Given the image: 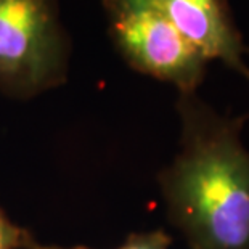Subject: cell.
Returning <instances> with one entry per match:
<instances>
[{
	"label": "cell",
	"mask_w": 249,
	"mask_h": 249,
	"mask_svg": "<svg viewBox=\"0 0 249 249\" xmlns=\"http://www.w3.org/2000/svg\"><path fill=\"white\" fill-rule=\"evenodd\" d=\"M180 153L160 176L167 215L190 249H249V116L219 114L196 92L178 93Z\"/></svg>",
	"instance_id": "obj_1"
},
{
	"label": "cell",
	"mask_w": 249,
	"mask_h": 249,
	"mask_svg": "<svg viewBox=\"0 0 249 249\" xmlns=\"http://www.w3.org/2000/svg\"><path fill=\"white\" fill-rule=\"evenodd\" d=\"M70 55L58 0H0V92L26 100L61 86Z\"/></svg>",
	"instance_id": "obj_2"
},
{
	"label": "cell",
	"mask_w": 249,
	"mask_h": 249,
	"mask_svg": "<svg viewBox=\"0 0 249 249\" xmlns=\"http://www.w3.org/2000/svg\"><path fill=\"white\" fill-rule=\"evenodd\" d=\"M114 49L132 70L192 93L208 60L177 31L155 0H100Z\"/></svg>",
	"instance_id": "obj_3"
},
{
	"label": "cell",
	"mask_w": 249,
	"mask_h": 249,
	"mask_svg": "<svg viewBox=\"0 0 249 249\" xmlns=\"http://www.w3.org/2000/svg\"><path fill=\"white\" fill-rule=\"evenodd\" d=\"M177 31L206 60L222 61L249 82L243 42L227 0H155Z\"/></svg>",
	"instance_id": "obj_4"
},
{
	"label": "cell",
	"mask_w": 249,
	"mask_h": 249,
	"mask_svg": "<svg viewBox=\"0 0 249 249\" xmlns=\"http://www.w3.org/2000/svg\"><path fill=\"white\" fill-rule=\"evenodd\" d=\"M0 249H45L34 235L17 225L0 208Z\"/></svg>",
	"instance_id": "obj_5"
},
{
	"label": "cell",
	"mask_w": 249,
	"mask_h": 249,
	"mask_svg": "<svg viewBox=\"0 0 249 249\" xmlns=\"http://www.w3.org/2000/svg\"><path fill=\"white\" fill-rule=\"evenodd\" d=\"M172 245V238L162 230H153L145 233H132L125 240L123 246L118 249H169ZM45 249H90L82 246L74 248H56V246H45Z\"/></svg>",
	"instance_id": "obj_6"
}]
</instances>
